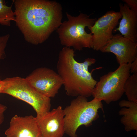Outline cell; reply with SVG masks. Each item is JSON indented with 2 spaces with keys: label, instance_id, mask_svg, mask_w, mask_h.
Instances as JSON below:
<instances>
[{
  "label": "cell",
  "instance_id": "cell-13",
  "mask_svg": "<svg viewBox=\"0 0 137 137\" xmlns=\"http://www.w3.org/2000/svg\"><path fill=\"white\" fill-rule=\"evenodd\" d=\"M119 105L123 107L119 111V115H123L120 119L127 132L137 130V103L123 100Z\"/></svg>",
  "mask_w": 137,
  "mask_h": 137
},
{
  "label": "cell",
  "instance_id": "cell-1",
  "mask_svg": "<svg viewBox=\"0 0 137 137\" xmlns=\"http://www.w3.org/2000/svg\"><path fill=\"white\" fill-rule=\"evenodd\" d=\"M15 22L25 40L34 45L41 44L62 23V8L55 1L15 0Z\"/></svg>",
  "mask_w": 137,
  "mask_h": 137
},
{
  "label": "cell",
  "instance_id": "cell-14",
  "mask_svg": "<svg viewBox=\"0 0 137 137\" xmlns=\"http://www.w3.org/2000/svg\"><path fill=\"white\" fill-rule=\"evenodd\" d=\"M124 91L128 100L137 103V73L128 78L124 84Z\"/></svg>",
  "mask_w": 137,
  "mask_h": 137
},
{
  "label": "cell",
  "instance_id": "cell-18",
  "mask_svg": "<svg viewBox=\"0 0 137 137\" xmlns=\"http://www.w3.org/2000/svg\"><path fill=\"white\" fill-rule=\"evenodd\" d=\"M6 109V106L0 104V127L4 121V113Z\"/></svg>",
  "mask_w": 137,
  "mask_h": 137
},
{
  "label": "cell",
  "instance_id": "cell-2",
  "mask_svg": "<svg viewBox=\"0 0 137 137\" xmlns=\"http://www.w3.org/2000/svg\"><path fill=\"white\" fill-rule=\"evenodd\" d=\"M74 50L64 46L60 51L57 64V73L63 81L66 95L73 97L92 95L97 82L90 72L89 67L94 64L96 60L88 58L82 63L75 59Z\"/></svg>",
  "mask_w": 137,
  "mask_h": 137
},
{
  "label": "cell",
  "instance_id": "cell-10",
  "mask_svg": "<svg viewBox=\"0 0 137 137\" xmlns=\"http://www.w3.org/2000/svg\"><path fill=\"white\" fill-rule=\"evenodd\" d=\"M5 134L6 137H43L36 117L32 115L13 116Z\"/></svg>",
  "mask_w": 137,
  "mask_h": 137
},
{
  "label": "cell",
  "instance_id": "cell-7",
  "mask_svg": "<svg viewBox=\"0 0 137 137\" xmlns=\"http://www.w3.org/2000/svg\"><path fill=\"white\" fill-rule=\"evenodd\" d=\"M25 79L37 91L50 98L55 96L63 85V81L57 73L45 67L36 68Z\"/></svg>",
  "mask_w": 137,
  "mask_h": 137
},
{
  "label": "cell",
  "instance_id": "cell-6",
  "mask_svg": "<svg viewBox=\"0 0 137 137\" xmlns=\"http://www.w3.org/2000/svg\"><path fill=\"white\" fill-rule=\"evenodd\" d=\"M131 64L119 65L114 71L101 76L93 90L94 98L104 100L107 104L119 100L124 93L125 83L130 75Z\"/></svg>",
  "mask_w": 137,
  "mask_h": 137
},
{
  "label": "cell",
  "instance_id": "cell-20",
  "mask_svg": "<svg viewBox=\"0 0 137 137\" xmlns=\"http://www.w3.org/2000/svg\"><path fill=\"white\" fill-rule=\"evenodd\" d=\"M4 85V82L3 80H1L0 79V93H1L2 91Z\"/></svg>",
  "mask_w": 137,
  "mask_h": 137
},
{
  "label": "cell",
  "instance_id": "cell-11",
  "mask_svg": "<svg viewBox=\"0 0 137 137\" xmlns=\"http://www.w3.org/2000/svg\"><path fill=\"white\" fill-rule=\"evenodd\" d=\"M64 113L61 106L37 119L43 137H63Z\"/></svg>",
  "mask_w": 137,
  "mask_h": 137
},
{
  "label": "cell",
  "instance_id": "cell-15",
  "mask_svg": "<svg viewBox=\"0 0 137 137\" xmlns=\"http://www.w3.org/2000/svg\"><path fill=\"white\" fill-rule=\"evenodd\" d=\"M12 4L8 6L5 3V1L0 0V24L9 26L11 21H15V13L12 9Z\"/></svg>",
  "mask_w": 137,
  "mask_h": 137
},
{
  "label": "cell",
  "instance_id": "cell-17",
  "mask_svg": "<svg viewBox=\"0 0 137 137\" xmlns=\"http://www.w3.org/2000/svg\"><path fill=\"white\" fill-rule=\"evenodd\" d=\"M131 10L137 12V0H122Z\"/></svg>",
  "mask_w": 137,
  "mask_h": 137
},
{
  "label": "cell",
  "instance_id": "cell-9",
  "mask_svg": "<svg viewBox=\"0 0 137 137\" xmlns=\"http://www.w3.org/2000/svg\"><path fill=\"white\" fill-rule=\"evenodd\" d=\"M100 50L114 54L119 65L131 63L137 58V42L116 34Z\"/></svg>",
  "mask_w": 137,
  "mask_h": 137
},
{
  "label": "cell",
  "instance_id": "cell-16",
  "mask_svg": "<svg viewBox=\"0 0 137 137\" xmlns=\"http://www.w3.org/2000/svg\"><path fill=\"white\" fill-rule=\"evenodd\" d=\"M10 37L9 34L0 36V60L6 56L5 48Z\"/></svg>",
  "mask_w": 137,
  "mask_h": 137
},
{
  "label": "cell",
  "instance_id": "cell-3",
  "mask_svg": "<svg viewBox=\"0 0 137 137\" xmlns=\"http://www.w3.org/2000/svg\"><path fill=\"white\" fill-rule=\"evenodd\" d=\"M104 112L101 101L94 98L88 101L87 97L78 96L64 109V131L70 137H77L76 131L80 126L91 125L99 117L98 110Z\"/></svg>",
  "mask_w": 137,
  "mask_h": 137
},
{
  "label": "cell",
  "instance_id": "cell-4",
  "mask_svg": "<svg viewBox=\"0 0 137 137\" xmlns=\"http://www.w3.org/2000/svg\"><path fill=\"white\" fill-rule=\"evenodd\" d=\"M67 20L62 22L57 30L61 44L65 47H72L80 51L83 48H91L92 34L85 30L92 27L97 20L87 14L80 13L77 16L66 12Z\"/></svg>",
  "mask_w": 137,
  "mask_h": 137
},
{
  "label": "cell",
  "instance_id": "cell-19",
  "mask_svg": "<svg viewBox=\"0 0 137 137\" xmlns=\"http://www.w3.org/2000/svg\"><path fill=\"white\" fill-rule=\"evenodd\" d=\"M130 71L133 74L137 73V58L131 63Z\"/></svg>",
  "mask_w": 137,
  "mask_h": 137
},
{
  "label": "cell",
  "instance_id": "cell-8",
  "mask_svg": "<svg viewBox=\"0 0 137 137\" xmlns=\"http://www.w3.org/2000/svg\"><path fill=\"white\" fill-rule=\"evenodd\" d=\"M122 15L119 12L108 11L99 18L89 29L92 34L91 48L100 50L113 36L112 32Z\"/></svg>",
  "mask_w": 137,
  "mask_h": 137
},
{
  "label": "cell",
  "instance_id": "cell-5",
  "mask_svg": "<svg viewBox=\"0 0 137 137\" xmlns=\"http://www.w3.org/2000/svg\"><path fill=\"white\" fill-rule=\"evenodd\" d=\"M3 80L4 87L1 93L9 95L30 105L36 112L37 118L50 111V98L36 90L25 78L17 76L7 78Z\"/></svg>",
  "mask_w": 137,
  "mask_h": 137
},
{
  "label": "cell",
  "instance_id": "cell-12",
  "mask_svg": "<svg viewBox=\"0 0 137 137\" xmlns=\"http://www.w3.org/2000/svg\"><path fill=\"white\" fill-rule=\"evenodd\" d=\"M122 19L115 31H119L124 37L137 42V12L130 9L125 4H119Z\"/></svg>",
  "mask_w": 137,
  "mask_h": 137
}]
</instances>
